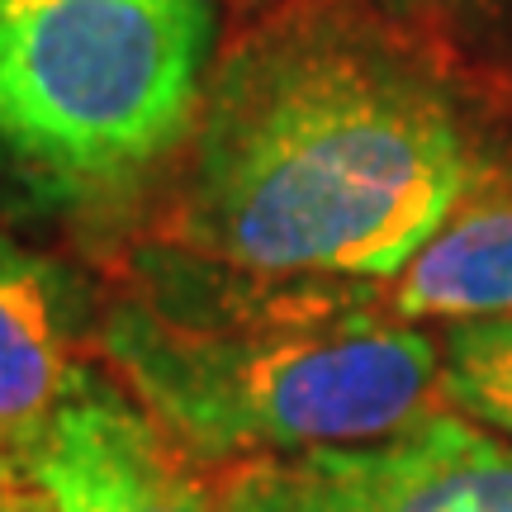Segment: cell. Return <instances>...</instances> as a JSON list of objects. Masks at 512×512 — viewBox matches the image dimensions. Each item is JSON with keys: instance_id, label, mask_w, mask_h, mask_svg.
Segmentation results:
<instances>
[{"instance_id": "6da1fadb", "label": "cell", "mask_w": 512, "mask_h": 512, "mask_svg": "<svg viewBox=\"0 0 512 512\" xmlns=\"http://www.w3.org/2000/svg\"><path fill=\"white\" fill-rule=\"evenodd\" d=\"M460 100L384 24L285 10L223 62L195 124L185 247L261 280H389L465 195Z\"/></svg>"}, {"instance_id": "7a4b0ae2", "label": "cell", "mask_w": 512, "mask_h": 512, "mask_svg": "<svg viewBox=\"0 0 512 512\" xmlns=\"http://www.w3.org/2000/svg\"><path fill=\"white\" fill-rule=\"evenodd\" d=\"M266 285L128 294L105 313L100 351L181 451L223 465L309 456L394 437L437 408L441 342L380 294Z\"/></svg>"}, {"instance_id": "3957f363", "label": "cell", "mask_w": 512, "mask_h": 512, "mask_svg": "<svg viewBox=\"0 0 512 512\" xmlns=\"http://www.w3.org/2000/svg\"><path fill=\"white\" fill-rule=\"evenodd\" d=\"M209 0H0V152L19 176L105 200L195 133Z\"/></svg>"}, {"instance_id": "277c9868", "label": "cell", "mask_w": 512, "mask_h": 512, "mask_svg": "<svg viewBox=\"0 0 512 512\" xmlns=\"http://www.w3.org/2000/svg\"><path fill=\"white\" fill-rule=\"evenodd\" d=\"M228 512H512V437L432 408L366 446L252 460L223 479Z\"/></svg>"}, {"instance_id": "5b68a950", "label": "cell", "mask_w": 512, "mask_h": 512, "mask_svg": "<svg viewBox=\"0 0 512 512\" xmlns=\"http://www.w3.org/2000/svg\"><path fill=\"white\" fill-rule=\"evenodd\" d=\"M24 479L48 512H228L162 422L91 370L38 437Z\"/></svg>"}, {"instance_id": "8992f818", "label": "cell", "mask_w": 512, "mask_h": 512, "mask_svg": "<svg viewBox=\"0 0 512 512\" xmlns=\"http://www.w3.org/2000/svg\"><path fill=\"white\" fill-rule=\"evenodd\" d=\"M81 375L72 280L0 233V475L29 470Z\"/></svg>"}, {"instance_id": "52a82bcc", "label": "cell", "mask_w": 512, "mask_h": 512, "mask_svg": "<svg viewBox=\"0 0 512 512\" xmlns=\"http://www.w3.org/2000/svg\"><path fill=\"white\" fill-rule=\"evenodd\" d=\"M408 323H460L512 313V166L479 157L465 195L380 290Z\"/></svg>"}, {"instance_id": "ba28073f", "label": "cell", "mask_w": 512, "mask_h": 512, "mask_svg": "<svg viewBox=\"0 0 512 512\" xmlns=\"http://www.w3.org/2000/svg\"><path fill=\"white\" fill-rule=\"evenodd\" d=\"M441 394L451 408L512 437V313L446 323Z\"/></svg>"}, {"instance_id": "9c48e42d", "label": "cell", "mask_w": 512, "mask_h": 512, "mask_svg": "<svg viewBox=\"0 0 512 512\" xmlns=\"http://www.w3.org/2000/svg\"><path fill=\"white\" fill-rule=\"evenodd\" d=\"M394 19H422V24H479L508 0H366Z\"/></svg>"}]
</instances>
